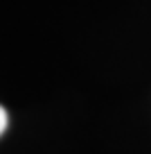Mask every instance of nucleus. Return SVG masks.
<instances>
[{
	"mask_svg": "<svg viewBox=\"0 0 151 154\" xmlns=\"http://www.w3.org/2000/svg\"><path fill=\"white\" fill-rule=\"evenodd\" d=\"M5 129H7V111L0 106V134H5Z\"/></svg>",
	"mask_w": 151,
	"mask_h": 154,
	"instance_id": "nucleus-1",
	"label": "nucleus"
}]
</instances>
